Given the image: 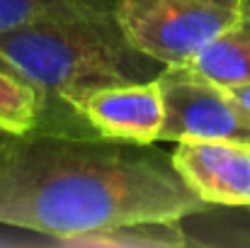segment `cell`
I'll return each mask as SVG.
<instances>
[{"mask_svg": "<svg viewBox=\"0 0 250 248\" xmlns=\"http://www.w3.org/2000/svg\"><path fill=\"white\" fill-rule=\"evenodd\" d=\"M7 136H10V134H5V132H0V141H5Z\"/></svg>", "mask_w": 250, "mask_h": 248, "instance_id": "4fadbf2b", "label": "cell"}, {"mask_svg": "<svg viewBox=\"0 0 250 248\" xmlns=\"http://www.w3.org/2000/svg\"><path fill=\"white\" fill-rule=\"evenodd\" d=\"M117 0H0V32H10L39 20L114 12Z\"/></svg>", "mask_w": 250, "mask_h": 248, "instance_id": "8fae6325", "label": "cell"}, {"mask_svg": "<svg viewBox=\"0 0 250 248\" xmlns=\"http://www.w3.org/2000/svg\"><path fill=\"white\" fill-rule=\"evenodd\" d=\"M73 248H185L189 246L182 219L175 222H134L68 239Z\"/></svg>", "mask_w": 250, "mask_h": 248, "instance_id": "ba28073f", "label": "cell"}, {"mask_svg": "<svg viewBox=\"0 0 250 248\" xmlns=\"http://www.w3.org/2000/svg\"><path fill=\"white\" fill-rule=\"evenodd\" d=\"M42 122V92L0 61V132L20 136L34 132Z\"/></svg>", "mask_w": 250, "mask_h": 248, "instance_id": "30bf717a", "label": "cell"}, {"mask_svg": "<svg viewBox=\"0 0 250 248\" xmlns=\"http://www.w3.org/2000/svg\"><path fill=\"white\" fill-rule=\"evenodd\" d=\"M158 83L166 105L158 141L229 139L250 144V114L229 88L209 81L189 64L166 66Z\"/></svg>", "mask_w": 250, "mask_h": 248, "instance_id": "277c9868", "label": "cell"}, {"mask_svg": "<svg viewBox=\"0 0 250 248\" xmlns=\"http://www.w3.org/2000/svg\"><path fill=\"white\" fill-rule=\"evenodd\" d=\"M189 246H250V207H207L182 219Z\"/></svg>", "mask_w": 250, "mask_h": 248, "instance_id": "9c48e42d", "label": "cell"}, {"mask_svg": "<svg viewBox=\"0 0 250 248\" xmlns=\"http://www.w3.org/2000/svg\"><path fill=\"white\" fill-rule=\"evenodd\" d=\"M187 64L224 88L250 83V0L241 17Z\"/></svg>", "mask_w": 250, "mask_h": 248, "instance_id": "52a82bcc", "label": "cell"}, {"mask_svg": "<svg viewBox=\"0 0 250 248\" xmlns=\"http://www.w3.org/2000/svg\"><path fill=\"white\" fill-rule=\"evenodd\" d=\"M229 90H231V95L238 100V105L250 114V83H246V85H236V88H229Z\"/></svg>", "mask_w": 250, "mask_h": 248, "instance_id": "7c38bea8", "label": "cell"}, {"mask_svg": "<svg viewBox=\"0 0 250 248\" xmlns=\"http://www.w3.org/2000/svg\"><path fill=\"white\" fill-rule=\"evenodd\" d=\"M248 0H117L114 17L126 39L175 66L187 64L216 42L243 12Z\"/></svg>", "mask_w": 250, "mask_h": 248, "instance_id": "3957f363", "label": "cell"}, {"mask_svg": "<svg viewBox=\"0 0 250 248\" xmlns=\"http://www.w3.org/2000/svg\"><path fill=\"white\" fill-rule=\"evenodd\" d=\"M85 124L107 139L158 144L166 122L161 83H124L92 92L81 107Z\"/></svg>", "mask_w": 250, "mask_h": 248, "instance_id": "8992f818", "label": "cell"}, {"mask_svg": "<svg viewBox=\"0 0 250 248\" xmlns=\"http://www.w3.org/2000/svg\"><path fill=\"white\" fill-rule=\"evenodd\" d=\"M182 180L214 207H250V144L229 139L177 141L170 151Z\"/></svg>", "mask_w": 250, "mask_h": 248, "instance_id": "5b68a950", "label": "cell"}, {"mask_svg": "<svg viewBox=\"0 0 250 248\" xmlns=\"http://www.w3.org/2000/svg\"><path fill=\"white\" fill-rule=\"evenodd\" d=\"M207 207L156 144L44 129L0 141V226L42 234L56 246Z\"/></svg>", "mask_w": 250, "mask_h": 248, "instance_id": "6da1fadb", "label": "cell"}, {"mask_svg": "<svg viewBox=\"0 0 250 248\" xmlns=\"http://www.w3.org/2000/svg\"><path fill=\"white\" fill-rule=\"evenodd\" d=\"M0 61L42 92L44 132L95 134L81 117L97 90L156 81L166 64L136 49L114 12L39 20L0 32Z\"/></svg>", "mask_w": 250, "mask_h": 248, "instance_id": "7a4b0ae2", "label": "cell"}]
</instances>
